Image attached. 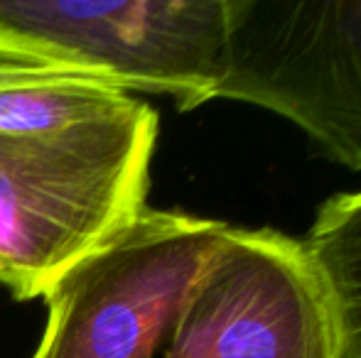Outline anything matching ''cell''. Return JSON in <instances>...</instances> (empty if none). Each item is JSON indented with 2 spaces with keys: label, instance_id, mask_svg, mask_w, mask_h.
I'll use <instances>...</instances> for the list:
<instances>
[{
  "label": "cell",
  "instance_id": "cell-6",
  "mask_svg": "<svg viewBox=\"0 0 361 358\" xmlns=\"http://www.w3.org/2000/svg\"><path fill=\"white\" fill-rule=\"evenodd\" d=\"M302 248L332 312L337 358H361V189L319 206Z\"/></svg>",
  "mask_w": 361,
  "mask_h": 358
},
{
  "label": "cell",
  "instance_id": "cell-3",
  "mask_svg": "<svg viewBox=\"0 0 361 358\" xmlns=\"http://www.w3.org/2000/svg\"><path fill=\"white\" fill-rule=\"evenodd\" d=\"M228 15L219 98L281 115L361 172V0H228Z\"/></svg>",
  "mask_w": 361,
  "mask_h": 358
},
{
  "label": "cell",
  "instance_id": "cell-5",
  "mask_svg": "<svg viewBox=\"0 0 361 358\" xmlns=\"http://www.w3.org/2000/svg\"><path fill=\"white\" fill-rule=\"evenodd\" d=\"M0 23L79 54L128 94L177 110L219 98L228 69V0H0Z\"/></svg>",
  "mask_w": 361,
  "mask_h": 358
},
{
  "label": "cell",
  "instance_id": "cell-1",
  "mask_svg": "<svg viewBox=\"0 0 361 358\" xmlns=\"http://www.w3.org/2000/svg\"><path fill=\"white\" fill-rule=\"evenodd\" d=\"M160 118L140 98L44 135L0 133V282L30 302L147 209Z\"/></svg>",
  "mask_w": 361,
  "mask_h": 358
},
{
  "label": "cell",
  "instance_id": "cell-7",
  "mask_svg": "<svg viewBox=\"0 0 361 358\" xmlns=\"http://www.w3.org/2000/svg\"><path fill=\"white\" fill-rule=\"evenodd\" d=\"M133 94L109 84L52 82L0 91V133L44 135L109 115Z\"/></svg>",
  "mask_w": 361,
  "mask_h": 358
},
{
  "label": "cell",
  "instance_id": "cell-2",
  "mask_svg": "<svg viewBox=\"0 0 361 358\" xmlns=\"http://www.w3.org/2000/svg\"><path fill=\"white\" fill-rule=\"evenodd\" d=\"M228 224L147 209L47 287L30 358H155Z\"/></svg>",
  "mask_w": 361,
  "mask_h": 358
},
{
  "label": "cell",
  "instance_id": "cell-4",
  "mask_svg": "<svg viewBox=\"0 0 361 358\" xmlns=\"http://www.w3.org/2000/svg\"><path fill=\"white\" fill-rule=\"evenodd\" d=\"M162 358H337L332 312L302 241L228 226Z\"/></svg>",
  "mask_w": 361,
  "mask_h": 358
},
{
  "label": "cell",
  "instance_id": "cell-8",
  "mask_svg": "<svg viewBox=\"0 0 361 358\" xmlns=\"http://www.w3.org/2000/svg\"><path fill=\"white\" fill-rule=\"evenodd\" d=\"M52 82H91L123 89L106 69L94 67L79 54L0 23V91Z\"/></svg>",
  "mask_w": 361,
  "mask_h": 358
}]
</instances>
